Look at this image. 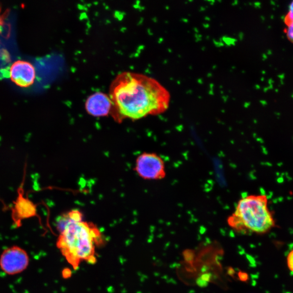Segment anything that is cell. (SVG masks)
<instances>
[{
    "label": "cell",
    "instance_id": "obj_4",
    "mask_svg": "<svg viewBox=\"0 0 293 293\" xmlns=\"http://www.w3.org/2000/svg\"><path fill=\"white\" fill-rule=\"evenodd\" d=\"M135 170L143 179L160 180L166 177L164 160L154 153H143L140 155L136 161Z\"/></svg>",
    "mask_w": 293,
    "mask_h": 293
},
{
    "label": "cell",
    "instance_id": "obj_2",
    "mask_svg": "<svg viewBox=\"0 0 293 293\" xmlns=\"http://www.w3.org/2000/svg\"><path fill=\"white\" fill-rule=\"evenodd\" d=\"M60 236L57 246L67 261L75 269L80 262H96V246L101 243L100 232L93 223L83 221V214L73 210L58 219Z\"/></svg>",
    "mask_w": 293,
    "mask_h": 293
},
{
    "label": "cell",
    "instance_id": "obj_5",
    "mask_svg": "<svg viewBox=\"0 0 293 293\" xmlns=\"http://www.w3.org/2000/svg\"><path fill=\"white\" fill-rule=\"evenodd\" d=\"M30 261L25 249L18 246H11L5 249L0 255V268L7 275H17L25 271Z\"/></svg>",
    "mask_w": 293,
    "mask_h": 293
},
{
    "label": "cell",
    "instance_id": "obj_1",
    "mask_svg": "<svg viewBox=\"0 0 293 293\" xmlns=\"http://www.w3.org/2000/svg\"><path fill=\"white\" fill-rule=\"evenodd\" d=\"M109 91L112 103L110 115L117 122L163 114L170 104V93L166 87L154 78L141 73H119Z\"/></svg>",
    "mask_w": 293,
    "mask_h": 293
},
{
    "label": "cell",
    "instance_id": "obj_9",
    "mask_svg": "<svg viewBox=\"0 0 293 293\" xmlns=\"http://www.w3.org/2000/svg\"><path fill=\"white\" fill-rule=\"evenodd\" d=\"M284 22L287 26L293 22V1L289 6L288 12L284 17Z\"/></svg>",
    "mask_w": 293,
    "mask_h": 293
},
{
    "label": "cell",
    "instance_id": "obj_8",
    "mask_svg": "<svg viewBox=\"0 0 293 293\" xmlns=\"http://www.w3.org/2000/svg\"><path fill=\"white\" fill-rule=\"evenodd\" d=\"M18 195L14 202L13 207V217L18 221L32 218L36 216V205L23 194L22 187L19 188Z\"/></svg>",
    "mask_w": 293,
    "mask_h": 293
},
{
    "label": "cell",
    "instance_id": "obj_3",
    "mask_svg": "<svg viewBox=\"0 0 293 293\" xmlns=\"http://www.w3.org/2000/svg\"><path fill=\"white\" fill-rule=\"evenodd\" d=\"M230 227L241 234H264L275 226L266 195H246L240 199L234 211L228 217Z\"/></svg>",
    "mask_w": 293,
    "mask_h": 293
},
{
    "label": "cell",
    "instance_id": "obj_11",
    "mask_svg": "<svg viewBox=\"0 0 293 293\" xmlns=\"http://www.w3.org/2000/svg\"><path fill=\"white\" fill-rule=\"evenodd\" d=\"M286 35L289 40L293 43V22L287 26Z\"/></svg>",
    "mask_w": 293,
    "mask_h": 293
},
{
    "label": "cell",
    "instance_id": "obj_7",
    "mask_svg": "<svg viewBox=\"0 0 293 293\" xmlns=\"http://www.w3.org/2000/svg\"><path fill=\"white\" fill-rule=\"evenodd\" d=\"M11 80L19 87H30L35 78V70L30 62L17 60L12 64L9 70Z\"/></svg>",
    "mask_w": 293,
    "mask_h": 293
},
{
    "label": "cell",
    "instance_id": "obj_6",
    "mask_svg": "<svg viewBox=\"0 0 293 293\" xmlns=\"http://www.w3.org/2000/svg\"><path fill=\"white\" fill-rule=\"evenodd\" d=\"M85 108L87 113L91 116L105 117L111 115L112 103L108 94L98 91L87 98Z\"/></svg>",
    "mask_w": 293,
    "mask_h": 293
},
{
    "label": "cell",
    "instance_id": "obj_10",
    "mask_svg": "<svg viewBox=\"0 0 293 293\" xmlns=\"http://www.w3.org/2000/svg\"><path fill=\"white\" fill-rule=\"evenodd\" d=\"M287 263L289 269L293 273V249L291 250L287 256Z\"/></svg>",
    "mask_w": 293,
    "mask_h": 293
},
{
    "label": "cell",
    "instance_id": "obj_12",
    "mask_svg": "<svg viewBox=\"0 0 293 293\" xmlns=\"http://www.w3.org/2000/svg\"><path fill=\"white\" fill-rule=\"evenodd\" d=\"M2 18H0V25H1V23H2Z\"/></svg>",
    "mask_w": 293,
    "mask_h": 293
}]
</instances>
